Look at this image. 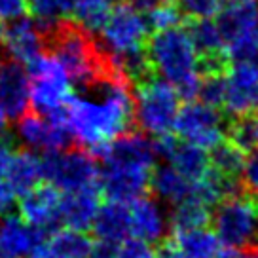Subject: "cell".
I'll use <instances>...</instances> for the list:
<instances>
[{"label":"cell","instance_id":"cell-7","mask_svg":"<svg viewBox=\"0 0 258 258\" xmlns=\"http://www.w3.org/2000/svg\"><path fill=\"white\" fill-rule=\"evenodd\" d=\"M99 34L105 48L112 53H123L129 49L141 48L150 36L143 16L135 8H131L127 2L114 4Z\"/></svg>","mask_w":258,"mask_h":258},{"label":"cell","instance_id":"cell-23","mask_svg":"<svg viewBox=\"0 0 258 258\" xmlns=\"http://www.w3.org/2000/svg\"><path fill=\"white\" fill-rule=\"evenodd\" d=\"M167 163H171L190 182H198L209 169V152L194 143L178 141Z\"/></svg>","mask_w":258,"mask_h":258},{"label":"cell","instance_id":"cell-9","mask_svg":"<svg viewBox=\"0 0 258 258\" xmlns=\"http://www.w3.org/2000/svg\"><path fill=\"white\" fill-rule=\"evenodd\" d=\"M31 105V76L21 61L4 53L0 57V110L17 120Z\"/></svg>","mask_w":258,"mask_h":258},{"label":"cell","instance_id":"cell-32","mask_svg":"<svg viewBox=\"0 0 258 258\" xmlns=\"http://www.w3.org/2000/svg\"><path fill=\"white\" fill-rule=\"evenodd\" d=\"M178 12L184 17H213L218 14L222 0H175Z\"/></svg>","mask_w":258,"mask_h":258},{"label":"cell","instance_id":"cell-25","mask_svg":"<svg viewBox=\"0 0 258 258\" xmlns=\"http://www.w3.org/2000/svg\"><path fill=\"white\" fill-rule=\"evenodd\" d=\"M171 235L188 258H217L220 252L218 237L207 228H194L186 232H175Z\"/></svg>","mask_w":258,"mask_h":258},{"label":"cell","instance_id":"cell-31","mask_svg":"<svg viewBox=\"0 0 258 258\" xmlns=\"http://www.w3.org/2000/svg\"><path fill=\"white\" fill-rule=\"evenodd\" d=\"M224 93H226V73L203 74L202 78H200V88H198L196 99H200L203 105L222 110Z\"/></svg>","mask_w":258,"mask_h":258},{"label":"cell","instance_id":"cell-3","mask_svg":"<svg viewBox=\"0 0 258 258\" xmlns=\"http://www.w3.org/2000/svg\"><path fill=\"white\" fill-rule=\"evenodd\" d=\"M135 125L148 135L173 131L180 108V97L167 80L154 74L148 80L133 86Z\"/></svg>","mask_w":258,"mask_h":258},{"label":"cell","instance_id":"cell-2","mask_svg":"<svg viewBox=\"0 0 258 258\" xmlns=\"http://www.w3.org/2000/svg\"><path fill=\"white\" fill-rule=\"evenodd\" d=\"M211 226L220 245L228 249H247L258 245V196L239 192L211 207Z\"/></svg>","mask_w":258,"mask_h":258},{"label":"cell","instance_id":"cell-44","mask_svg":"<svg viewBox=\"0 0 258 258\" xmlns=\"http://www.w3.org/2000/svg\"><path fill=\"white\" fill-rule=\"evenodd\" d=\"M160 2H175V0H160Z\"/></svg>","mask_w":258,"mask_h":258},{"label":"cell","instance_id":"cell-39","mask_svg":"<svg viewBox=\"0 0 258 258\" xmlns=\"http://www.w3.org/2000/svg\"><path fill=\"white\" fill-rule=\"evenodd\" d=\"M29 258H63V256H59L57 252H53V250L48 247V243L44 241V243H40V245H36V247L31 250Z\"/></svg>","mask_w":258,"mask_h":258},{"label":"cell","instance_id":"cell-10","mask_svg":"<svg viewBox=\"0 0 258 258\" xmlns=\"http://www.w3.org/2000/svg\"><path fill=\"white\" fill-rule=\"evenodd\" d=\"M19 217L27 224L34 228H42L51 235L57 228H61L59 220V202L61 190L48 180H40L29 192L19 196Z\"/></svg>","mask_w":258,"mask_h":258},{"label":"cell","instance_id":"cell-5","mask_svg":"<svg viewBox=\"0 0 258 258\" xmlns=\"http://www.w3.org/2000/svg\"><path fill=\"white\" fill-rule=\"evenodd\" d=\"M27 71L31 76V108L46 116L67 105L73 95V84L55 57L42 51L27 64Z\"/></svg>","mask_w":258,"mask_h":258},{"label":"cell","instance_id":"cell-26","mask_svg":"<svg viewBox=\"0 0 258 258\" xmlns=\"http://www.w3.org/2000/svg\"><path fill=\"white\" fill-rule=\"evenodd\" d=\"M48 247L63 258H88L93 239L84 230L74 228H57L48 237Z\"/></svg>","mask_w":258,"mask_h":258},{"label":"cell","instance_id":"cell-36","mask_svg":"<svg viewBox=\"0 0 258 258\" xmlns=\"http://www.w3.org/2000/svg\"><path fill=\"white\" fill-rule=\"evenodd\" d=\"M16 207V192L4 175H0V217L12 213Z\"/></svg>","mask_w":258,"mask_h":258},{"label":"cell","instance_id":"cell-12","mask_svg":"<svg viewBox=\"0 0 258 258\" xmlns=\"http://www.w3.org/2000/svg\"><path fill=\"white\" fill-rule=\"evenodd\" d=\"M103 165L112 167H127V169H146L150 171L156 165L152 139L141 129H131L118 135L108 143Z\"/></svg>","mask_w":258,"mask_h":258},{"label":"cell","instance_id":"cell-17","mask_svg":"<svg viewBox=\"0 0 258 258\" xmlns=\"http://www.w3.org/2000/svg\"><path fill=\"white\" fill-rule=\"evenodd\" d=\"M99 205H101V186H99V182L61 194V202H59L61 226L86 232L93 222V217H95Z\"/></svg>","mask_w":258,"mask_h":258},{"label":"cell","instance_id":"cell-42","mask_svg":"<svg viewBox=\"0 0 258 258\" xmlns=\"http://www.w3.org/2000/svg\"><path fill=\"white\" fill-rule=\"evenodd\" d=\"M8 118H6V114L0 110V135H4L6 131H8Z\"/></svg>","mask_w":258,"mask_h":258},{"label":"cell","instance_id":"cell-19","mask_svg":"<svg viewBox=\"0 0 258 258\" xmlns=\"http://www.w3.org/2000/svg\"><path fill=\"white\" fill-rule=\"evenodd\" d=\"M97 239H108V241L121 243L131 235V218L129 207L120 202H108L99 205L93 222L89 226Z\"/></svg>","mask_w":258,"mask_h":258},{"label":"cell","instance_id":"cell-41","mask_svg":"<svg viewBox=\"0 0 258 258\" xmlns=\"http://www.w3.org/2000/svg\"><path fill=\"white\" fill-rule=\"evenodd\" d=\"M243 254H245V258H258V245L243 249Z\"/></svg>","mask_w":258,"mask_h":258},{"label":"cell","instance_id":"cell-18","mask_svg":"<svg viewBox=\"0 0 258 258\" xmlns=\"http://www.w3.org/2000/svg\"><path fill=\"white\" fill-rule=\"evenodd\" d=\"M192 190L194 182L182 177L167 161H156V165L150 169L148 192H152L154 198H158L160 202L175 205L192 196Z\"/></svg>","mask_w":258,"mask_h":258},{"label":"cell","instance_id":"cell-35","mask_svg":"<svg viewBox=\"0 0 258 258\" xmlns=\"http://www.w3.org/2000/svg\"><path fill=\"white\" fill-rule=\"evenodd\" d=\"M29 14L27 0H0V21H10Z\"/></svg>","mask_w":258,"mask_h":258},{"label":"cell","instance_id":"cell-4","mask_svg":"<svg viewBox=\"0 0 258 258\" xmlns=\"http://www.w3.org/2000/svg\"><path fill=\"white\" fill-rule=\"evenodd\" d=\"M38 158L42 180L51 182L61 192H71L99 182V160L80 145L63 150H46Z\"/></svg>","mask_w":258,"mask_h":258},{"label":"cell","instance_id":"cell-45","mask_svg":"<svg viewBox=\"0 0 258 258\" xmlns=\"http://www.w3.org/2000/svg\"><path fill=\"white\" fill-rule=\"evenodd\" d=\"M0 36H2V21H0Z\"/></svg>","mask_w":258,"mask_h":258},{"label":"cell","instance_id":"cell-43","mask_svg":"<svg viewBox=\"0 0 258 258\" xmlns=\"http://www.w3.org/2000/svg\"><path fill=\"white\" fill-rule=\"evenodd\" d=\"M247 63L252 64V67H254V71H256V73H258V48L254 49V53L250 55V59H249V61H247Z\"/></svg>","mask_w":258,"mask_h":258},{"label":"cell","instance_id":"cell-20","mask_svg":"<svg viewBox=\"0 0 258 258\" xmlns=\"http://www.w3.org/2000/svg\"><path fill=\"white\" fill-rule=\"evenodd\" d=\"M217 27L224 46L245 32L258 29V0H245L222 6L217 14Z\"/></svg>","mask_w":258,"mask_h":258},{"label":"cell","instance_id":"cell-27","mask_svg":"<svg viewBox=\"0 0 258 258\" xmlns=\"http://www.w3.org/2000/svg\"><path fill=\"white\" fill-rule=\"evenodd\" d=\"M226 116V114H224ZM224 139L237 146L243 154L258 148V114L247 116H226Z\"/></svg>","mask_w":258,"mask_h":258},{"label":"cell","instance_id":"cell-40","mask_svg":"<svg viewBox=\"0 0 258 258\" xmlns=\"http://www.w3.org/2000/svg\"><path fill=\"white\" fill-rule=\"evenodd\" d=\"M217 258H245V254H243V250H239V249H228V247H226V250H220V252H218Z\"/></svg>","mask_w":258,"mask_h":258},{"label":"cell","instance_id":"cell-22","mask_svg":"<svg viewBox=\"0 0 258 258\" xmlns=\"http://www.w3.org/2000/svg\"><path fill=\"white\" fill-rule=\"evenodd\" d=\"M180 23L188 32L198 57H211L226 53L224 40L220 36L217 21H213L211 17H184Z\"/></svg>","mask_w":258,"mask_h":258},{"label":"cell","instance_id":"cell-16","mask_svg":"<svg viewBox=\"0 0 258 258\" xmlns=\"http://www.w3.org/2000/svg\"><path fill=\"white\" fill-rule=\"evenodd\" d=\"M129 218H131V234L145 241L158 245L167 237L169 232V218L161 209L160 200L150 196H141L129 203Z\"/></svg>","mask_w":258,"mask_h":258},{"label":"cell","instance_id":"cell-13","mask_svg":"<svg viewBox=\"0 0 258 258\" xmlns=\"http://www.w3.org/2000/svg\"><path fill=\"white\" fill-rule=\"evenodd\" d=\"M0 48L4 49L6 55L21 61L25 67L34 61L42 53L40 31H38L36 19L25 14L6 21V25H2Z\"/></svg>","mask_w":258,"mask_h":258},{"label":"cell","instance_id":"cell-11","mask_svg":"<svg viewBox=\"0 0 258 258\" xmlns=\"http://www.w3.org/2000/svg\"><path fill=\"white\" fill-rule=\"evenodd\" d=\"M222 112L226 116L258 114V73L250 63L230 64Z\"/></svg>","mask_w":258,"mask_h":258},{"label":"cell","instance_id":"cell-8","mask_svg":"<svg viewBox=\"0 0 258 258\" xmlns=\"http://www.w3.org/2000/svg\"><path fill=\"white\" fill-rule=\"evenodd\" d=\"M17 137L31 150H63L76 145L67 123L51 121L34 108H27L17 118Z\"/></svg>","mask_w":258,"mask_h":258},{"label":"cell","instance_id":"cell-14","mask_svg":"<svg viewBox=\"0 0 258 258\" xmlns=\"http://www.w3.org/2000/svg\"><path fill=\"white\" fill-rule=\"evenodd\" d=\"M148 178L150 171L146 169L103 165L99 175L101 196H105L108 202L131 203L133 200L148 194Z\"/></svg>","mask_w":258,"mask_h":258},{"label":"cell","instance_id":"cell-15","mask_svg":"<svg viewBox=\"0 0 258 258\" xmlns=\"http://www.w3.org/2000/svg\"><path fill=\"white\" fill-rule=\"evenodd\" d=\"M48 237V232L27 224L19 215L0 217V258H29L31 250Z\"/></svg>","mask_w":258,"mask_h":258},{"label":"cell","instance_id":"cell-29","mask_svg":"<svg viewBox=\"0 0 258 258\" xmlns=\"http://www.w3.org/2000/svg\"><path fill=\"white\" fill-rule=\"evenodd\" d=\"M112 6V0H76L71 10V17L88 31L99 34Z\"/></svg>","mask_w":258,"mask_h":258},{"label":"cell","instance_id":"cell-6","mask_svg":"<svg viewBox=\"0 0 258 258\" xmlns=\"http://www.w3.org/2000/svg\"><path fill=\"white\" fill-rule=\"evenodd\" d=\"M226 116L222 110L203 105L202 101H186L182 108H178L173 129L177 135L209 150L224 139Z\"/></svg>","mask_w":258,"mask_h":258},{"label":"cell","instance_id":"cell-1","mask_svg":"<svg viewBox=\"0 0 258 258\" xmlns=\"http://www.w3.org/2000/svg\"><path fill=\"white\" fill-rule=\"evenodd\" d=\"M146 53L154 73L177 89L180 101H194L200 88L198 55L184 27L175 25L148 36Z\"/></svg>","mask_w":258,"mask_h":258},{"label":"cell","instance_id":"cell-30","mask_svg":"<svg viewBox=\"0 0 258 258\" xmlns=\"http://www.w3.org/2000/svg\"><path fill=\"white\" fill-rule=\"evenodd\" d=\"M141 16L145 19V25L150 34L175 27V25H180V21H182V14L178 12L175 2H160L152 10H148Z\"/></svg>","mask_w":258,"mask_h":258},{"label":"cell","instance_id":"cell-24","mask_svg":"<svg viewBox=\"0 0 258 258\" xmlns=\"http://www.w3.org/2000/svg\"><path fill=\"white\" fill-rule=\"evenodd\" d=\"M169 218V232H186L194 228H207L211 222V207L205 205L196 196H188L186 200L173 205Z\"/></svg>","mask_w":258,"mask_h":258},{"label":"cell","instance_id":"cell-38","mask_svg":"<svg viewBox=\"0 0 258 258\" xmlns=\"http://www.w3.org/2000/svg\"><path fill=\"white\" fill-rule=\"evenodd\" d=\"M118 256V243L108 239H99L91 245L88 258H116Z\"/></svg>","mask_w":258,"mask_h":258},{"label":"cell","instance_id":"cell-28","mask_svg":"<svg viewBox=\"0 0 258 258\" xmlns=\"http://www.w3.org/2000/svg\"><path fill=\"white\" fill-rule=\"evenodd\" d=\"M209 165L215 171H218L220 175L237 180L241 178L243 163H245V156L237 146H234L228 139H222L220 143L215 146H211L209 150ZM241 184V182H239Z\"/></svg>","mask_w":258,"mask_h":258},{"label":"cell","instance_id":"cell-37","mask_svg":"<svg viewBox=\"0 0 258 258\" xmlns=\"http://www.w3.org/2000/svg\"><path fill=\"white\" fill-rule=\"evenodd\" d=\"M154 258H188V256L180 250V247H178L177 241H175V237L169 234L167 237H163V239L158 243V249H156Z\"/></svg>","mask_w":258,"mask_h":258},{"label":"cell","instance_id":"cell-34","mask_svg":"<svg viewBox=\"0 0 258 258\" xmlns=\"http://www.w3.org/2000/svg\"><path fill=\"white\" fill-rule=\"evenodd\" d=\"M239 182H241V190L258 196V148L245 156Z\"/></svg>","mask_w":258,"mask_h":258},{"label":"cell","instance_id":"cell-21","mask_svg":"<svg viewBox=\"0 0 258 258\" xmlns=\"http://www.w3.org/2000/svg\"><path fill=\"white\" fill-rule=\"evenodd\" d=\"M4 177L14 188L16 196H23L25 192H29L42 180L40 158L31 148L17 146L10 156Z\"/></svg>","mask_w":258,"mask_h":258},{"label":"cell","instance_id":"cell-33","mask_svg":"<svg viewBox=\"0 0 258 258\" xmlns=\"http://www.w3.org/2000/svg\"><path fill=\"white\" fill-rule=\"evenodd\" d=\"M154 254H156V249L152 247V243L133 235V237H125L121 241L116 258H154Z\"/></svg>","mask_w":258,"mask_h":258}]
</instances>
